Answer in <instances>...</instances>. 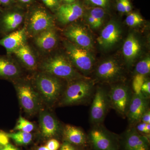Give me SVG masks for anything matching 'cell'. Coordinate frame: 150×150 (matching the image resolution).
<instances>
[{
    "instance_id": "cell-27",
    "label": "cell",
    "mask_w": 150,
    "mask_h": 150,
    "mask_svg": "<svg viewBox=\"0 0 150 150\" xmlns=\"http://www.w3.org/2000/svg\"><path fill=\"white\" fill-rule=\"evenodd\" d=\"M137 74L146 75L149 74L150 72V59L149 57H146L137 63L136 67Z\"/></svg>"
},
{
    "instance_id": "cell-23",
    "label": "cell",
    "mask_w": 150,
    "mask_h": 150,
    "mask_svg": "<svg viewBox=\"0 0 150 150\" xmlns=\"http://www.w3.org/2000/svg\"><path fill=\"white\" fill-rule=\"evenodd\" d=\"M23 20L22 15L18 13H9L3 15L1 19L2 28L6 32L16 29Z\"/></svg>"
},
{
    "instance_id": "cell-35",
    "label": "cell",
    "mask_w": 150,
    "mask_h": 150,
    "mask_svg": "<svg viewBox=\"0 0 150 150\" xmlns=\"http://www.w3.org/2000/svg\"><path fill=\"white\" fill-rule=\"evenodd\" d=\"M43 3L48 7L55 8L59 5V0H42Z\"/></svg>"
},
{
    "instance_id": "cell-3",
    "label": "cell",
    "mask_w": 150,
    "mask_h": 150,
    "mask_svg": "<svg viewBox=\"0 0 150 150\" xmlns=\"http://www.w3.org/2000/svg\"><path fill=\"white\" fill-rule=\"evenodd\" d=\"M40 67L43 72L59 79L72 81L81 78L71 62L61 55L47 59Z\"/></svg>"
},
{
    "instance_id": "cell-36",
    "label": "cell",
    "mask_w": 150,
    "mask_h": 150,
    "mask_svg": "<svg viewBox=\"0 0 150 150\" xmlns=\"http://www.w3.org/2000/svg\"><path fill=\"white\" fill-rule=\"evenodd\" d=\"M59 150H78L73 146L72 144L65 142L62 144Z\"/></svg>"
},
{
    "instance_id": "cell-31",
    "label": "cell",
    "mask_w": 150,
    "mask_h": 150,
    "mask_svg": "<svg viewBox=\"0 0 150 150\" xmlns=\"http://www.w3.org/2000/svg\"><path fill=\"white\" fill-rule=\"evenodd\" d=\"M95 6L104 9L106 8L110 5V0H87Z\"/></svg>"
},
{
    "instance_id": "cell-6",
    "label": "cell",
    "mask_w": 150,
    "mask_h": 150,
    "mask_svg": "<svg viewBox=\"0 0 150 150\" xmlns=\"http://www.w3.org/2000/svg\"><path fill=\"white\" fill-rule=\"evenodd\" d=\"M39 128L44 139H52L57 137L61 131L59 121L51 112L41 108L39 112Z\"/></svg>"
},
{
    "instance_id": "cell-17",
    "label": "cell",
    "mask_w": 150,
    "mask_h": 150,
    "mask_svg": "<svg viewBox=\"0 0 150 150\" xmlns=\"http://www.w3.org/2000/svg\"><path fill=\"white\" fill-rule=\"evenodd\" d=\"M125 144L126 150H149L148 139L135 130L127 133Z\"/></svg>"
},
{
    "instance_id": "cell-21",
    "label": "cell",
    "mask_w": 150,
    "mask_h": 150,
    "mask_svg": "<svg viewBox=\"0 0 150 150\" xmlns=\"http://www.w3.org/2000/svg\"><path fill=\"white\" fill-rule=\"evenodd\" d=\"M14 53L27 69L35 70L37 68V62L34 54L27 45L24 44L21 46Z\"/></svg>"
},
{
    "instance_id": "cell-13",
    "label": "cell",
    "mask_w": 150,
    "mask_h": 150,
    "mask_svg": "<svg viewBox=\"0 0 150 150\" xmlns=\"http://www.w3.org/2000/svg\"><path fill=\"white\" fill-rule=\"evenodd\" d=\"M83 9L79 3L62 5L57 11V17L60 22L64 24L73 22L82 16Z\"/></svg>"
},
{
    "instance_id": "cell-11",
    "label": "cell",
    "mask_w": 150,
    "mask_h": 150,
    "mask_svg": "<svg viewBox=\"0 0 150 150\" xmlns=\"http://www.w3.org/2000/svg\"><path fill=\"white\" fill-rule=\"evenodd\" d=\"M107 98L104 90L98 88L96 92L92 104L91 109V118L94 123L103 121L107 110Z\"/></svg>"
},
{
    "instance_id": "cell-8",
    "label": "cell",
    "mask_w": 150,
    "mask_h": 150,
    "mask_svg": "<svg viewBox=\"0 0 150 150\" xmlns=\"http://www.w3.org/2000/svg\"><path fill=\"white\" fill-rule=\"evenodd\" d=\"M121 33L119 25L116 22L110 21L103 29L100 35L98 38V43L105 50L110 49L120 40Z\"/></svg>"
},
{
    "instance_id": "cell-41",
    "label": "cell",
    "mask_w": 150,
    "mask_h": 150,
    "mask_svg": "<svg viewBox=\"0 0 150 150\" xmlns=\"http://www.w3.org/2000/svg\"><path fill=\"white\" fill-rule=\"evenodd\" d=\"M11 0H0V4L3 5H7L11 3Z\"/></svg>"
},
{
    "instance_id": "cell-33",
    "label": "cell",
    "mask_w": 150,
    "mask_h": 150,
    "mask_svg": "<svg viewBox=\"0 0 150 150\" xmlns=\"http://www.w3.org/2000/svg\"><path fill=\"white\" fill-rule=\"evenodd\" d=\"M86 20L89 24L93 28H98L100 27L102 23L97 21L93 17L87 13L86 15Z\"/></svg>"
},
{
    "instance_id": "cell-4",
    "label": "cell",
    "mask_w": 150,
    "mask_h": 150,
    "mask_svg": "<svg viewBox=\"0 0 150 150\" xmlns=\"http://www.w3.org/2000/svg\"><path fill=\"white\" fill-rule=\"evenodd\" d=\"M21 106L29 115H35L42 107V100L35 87L27 83H21L15 86Z\"/></svg>"
},
{
    "instance_id": "cell-18",
    "label": "cell",
    "mask_w": 150,
    "mask_h": 150,
    "mask_svg": "<svg viewBox=\"0 0 150 150\" xmlns=\"http://www.w3.org/2000/svg\"><path fill=\"white\" fill-rule=\"evenodd\" d=\"M141 50V45L137 38L132 33L129 34L123 47V55L126 61L133 62L139 56Z\"/></svg>"
},
{
    "instance_id": "cell-29",
    "label": "cell",
    "mask_w": 150,
    "mask_h": 150,
    "mask_svg": "<svg viewBox=\"0 0 150 150\" xmlns=\"http://www.w3.org/2000/svg\"><path fill=\"white\" fill-rule=\"evenodd\" d=\"M146 81L145 76L144 75L136 74L133 79V90L136 94L139 95L142 93V88L143 84Z\"/></svg>"
},
{
    "instance_id": "cell-14",
    "label": "cell",
    "mask_w": 150,
    "mask_h": 150,
    "mask_svg": "<svg viewBox=\"0 0 150 150\" xmlns=\"http://www.w3.org/2000/svg\"><path fill=\"white\" fill-rule=\"evenodd\" d=\"M148 103L145 96L142 93H134L129 104L128 117L132 123L141 119L142 115L146 111Z\"/></svg>"
},
{
    "instance_id": "cell-10",
    "label": "cell",
    "mask_w": 150,
    "mask_h": 150,
    "mask_svg": "<svg viewBox=\"0 0 150 150\" xmlns=\"http://www.w3.org/2000/svg\"><path fill=\"white\" fill-rule=\"evenodd\" d=\"M121 65L115 59H108L102 62L97 67L98 77L105 81H112L118 79L122 74Z\"/></svg>"
},
{
    "instance_id": "cell-25",
    "label": "cell",
    "mask_w": 150,
    "mask_h": 150,
    "mask_svg": "<svg viewBox=\"0 0 150 150\" xmlns=\"http://www.w3.org/2000/svg\"><path fill=\"white\" fill-rule=\"evenodd\" d=\"M34 128L35 126L32 122L28 121L22 116H20L13 130L31 133L34 130Z\"/></svg>"
},
{
    "instance_id": "cell-28",
    "label": "cell",
    "mask_w": 150,
    "mask_h": 150,
    "mask_svg": "<svg viewBox=\"0 0 150 150\" xmlns=\"http://www.w3.org/2000/svg\"><path fill=\"white\" fill-rule=\"evenodd\" d=\"M144 21V18L139 14L137 13L129 14L126 19V24L130 27H135L139 25Z\"/></svg>"
},
{
    "instance_id": "cell-30",
    "label": "cell",
    "mask_w": 150,
    "mask_h": 150,
    "mask_svg": "<svg viewBox=\"0 0 150 150\" xmlns=\"http://www.w3.org/2000/svg\"><path fill=\"white\" fill-rule=\"evenodd\" d=\"M88 14L99 22L102 24L103 23L105 16V11L104 9L98 7L92 8L89 10Z\"/></svg>"
},
{
    "instance_id": "cell-24",
    "label": "cell",
    "mask_w": 150,
    "mask_h": 150,
    "mask_svg": "<svg viewBox=\"0 0 150 150\" xmlns=\"http://www.w3.org/2000/svg\"><path fill=\"white\" fill-rule=\"evenodd\" d=\"M10 139L18 145H26L31 142L33 139L31 133L18 131L15 133H7Z\"/></svg>"
},
{
    "instance_id": "cell-20",
    "label": "cell",
    "mask_w": 150,
    "mask_h": 150,
    "mask_svg": "<svg viewBox=\"0 0 150 150\" xmlns=\"http://www.w3.org/2000/svg\"><path fill=\"white\" fill-rule=\"evenodd\" d=\"M63 134L66 142L71 144L82 145L85 143V135L81 130L76 126L66 125Z\"/></svg>"
},
{
    "instance_id": "cell-22",
    "label": "cell",
    "mask_w": 150,
    "mask_h": 150,
    "mask_svg": "<svg viewBox=\"0 0 150 150\" xmlns=\"http://www.w3.org/2000/svg\"><path fill=\"white\" fill-rule=\"evenodd\" d=\"M20 74V70L16 64L8 59L0 57V77L13 79Z\"/></svg>"
},
{
    "instance_id": "cell-15",
    "label": "cell",
    "mask_w": 150,
    "mask_h": 150,
    "mask_svg": "<svg viewBox=\"0 0 150 150\" xmlns=\"http://www.w3.org/2000/svg\"><path fill=\"white\" fill-rule=\"evenodd\" d=\"M25 29L23 28L10 33L0 40V45L4 47L8 54L13 53L25 44Z\"/></svg>"
},
{
    "instance_id": "cell-44",
    "label": "cell",
    "mask_w": 150,
    "mask_h": 150,
    "mask_svg": "<svg viewBox=\"0 0 150 150\" xmlns=\"http://www.w3.org/2000/svg\"><path fill=\"white\" fill-rule=\"evenodd\" d=\"M64 1L67 4H72L74 3L75 0H64Z\"/></svg>"
},
{
    "instance_id": "cell-5",
    "label": "cell",
    "mask_w": 150,
    "mask_h": 150,
    "mask_svg": "<svg viewBox=\"0 0 150 150\" xmlns=\"http://www.w3.org/2000/svg\"><path fill=\"white\" fill-rule=\"evenodd\" d=\"M65 46L73 66L83 73H88L91 71L94 59L88 50L71 42H67Z\"/></svg>"
},
{
    "instance_id": "cell-43",
    "label": "cell",
    "mask_w": 150,
    "mask_h": 150,
    "mask_svg": "<svg viewBox=\"0 0 150 150\" xmlns=\"http://www.w3.org/2000/svg\"><path fill=\"white\" fill-rule=\"evenodd\" d=\"M37 150H50L48 149L47 147L45 146H41L39 147L38 149Z\"/></svg>"
},
{
    "instance_id": "cell-37",
    "label": "cell",
    "mask_w": 150,
    "mask_h": 150,
    "mask_svg": "<svg viewBox=\"0 0 150 150\" xmlns=\"http://www.w3.org/2000/svg\"><path fill=\"white\" fill-rule=\"evenodd\" d=\"M117 9L119 12L125 13L124 0H117Z\"/></svg>"
},
{
    "instance_id": "cell-19",
    "label": "cell",
    "mask_w": 150,
    "mask_h": 150,
    "mask_svg": "<svg viewBox=\"0 0 150 150\" xmlns=\"http://www.w3.org/2000/svg\"><path fill=\"white\" fill-rule=\"evenodd\" d=\"M35 41L38 48L44 51H49L56 46L57 41V34L52 28L38 34Z\"/></svg>"
},
{
    "instance_id": "cell-39",
    "label": "cell",
    "mask_w": 150,
    "mask_h": 150,
    "mask_svg": "<svg viewBox=\"0 0 150 150\" xmlns=\"http://www.w3.org/2000/svg\"><path fill=\"white\" fill-rule=\"evenodd\" d=\"M125 13H129L132 10L131 3L129 0H124Z\"/></svg>"
},
{
    "instance_id": "cell-7",
    "label": "cell",
    "mask_w": 150,
    "mask_h": 150,
    "mask_svg": "<svg viewBox=\"0 0 150 150\" xmlns=\"http://www.w3.org/2000/svg\"><path fill=\"white\" fill-rule=\"evenodd\" d=\"M65 36L77 46L89 51L93 48L91 36L83 26L79 25H70L66 30Z\"/></svg>"
},
{
    "instance_id": "cell-34",
    "label": "cell",
    "mask_w": 150,
    "mask_h": 150,
    "mask_svg": "<svg viewBox=\"0 0 150 150\" xmlns=\"http://www.w3.org/2000/svg\"><path fill=\"white\" fill-rule=\"evenodd\" d=\"M142 93L143 95L149 96L150 94V81H146L142 88Z\"/></svg>"
},
{
    "instance_id": "cell-26",
    "label": "cell",
    "mask_w": 150,
    "mask_h": 150,
    "mask_svg": "<svg viewBox=\"0 0 150 150\" xmlns=\"http://www.w3.org/2000/svg\"><path fill=\"white\" fill-rule=\"evenodd\" d=\"M0 150H21L10 142L7 133L0 130Z\"/></svg>"
},
{
    "instance_id": "cell-38",
    "label": "cell",
    "mask_w": 150,
    "mask_h": 150,
    "mask_svg": "<svg viewBox=\"0 0 150 150\" xmlns=\"http://www.w3.org/2000/svg\"><path fill=\"white\" fill-rule=\"evenodd\" d=\"M142 121L144 123L147 124H150V110H147L142 115Z\"/></svg>"
},
{
    "instance_id": "cell-42",
    "label": "cell",
    "mask_w": 150,
    "mask_h": 150,
    "mask_svg": "<svg viewBox=\"0 0 150 150\" xmlns=\"http://www.w3.org/2000/svg\"><path fill=\"white\" fill-rule=\"evenodd\" d=\"M150 132V124H147L145 128V133L149 134Z\"/></svg>"
},
{
    "instance_id": "cell-9",
    "label": "cell",
    "mask_w": 150,
    "mask_h": 150,
    "mask_svg": "<svg viewBox=\"0 0 150 150\" xmlns=\"http://www.w3.org/2000/svg\"><path fill=\"white\" fill-rule=\"evenodd\" d=\"M109 93L111 104L115 110L122 114L126 113L129 100L128 88L123 85H117L112 87Z\"/></svg>"
},
{
    "instance_id": "cell-1",
    "label": "cell",
    "mask_w": 150,
    "mask_h": 150,
    "mask_svg": "<svg viewBox=\"0 0 150 150\" xmlns=\"http://www.w3.org/2000/svg\"><path fill=\"white\" fill-rule=\"evenodd\" d=\"M34 85L42 102L52 106L61 98L63 86L59 78L43 72L35 76Z\"/></svg>"
},
{
    "instance_id": "cell-12",
    "label": "cell",
    "mask_w": 150,
    "mask_h": 150,
    "mask_svg": "<svg viewBox=\"0 0 150 150\" xmlns=\"http://www.w3.org/2000/svg\"><path fill=\"white\" fill-rule=\"evenodd\" d=\"M54 21L51 16L43 10L35 11L31 16L30 21L29 28L33 33L38 34L52 28Z\"/></svg>"
},
{
    "instance_id": "cell-2",
    "label": "cell",
    "mask_w": 150,
    "mask_h": 150,
    "mask_svg": "<svg viewBox=\"0 0 150 150\" xmlns=\"http://www.w3.org/2000/svg\"><path fill=\"white\" fill-rule=\"evenodd\" d=\"M93 83L81 78L72 81L62 93L60 104L71 105L82 103L90 97Z\"/></svg>"
},
{
    "instance_id": "cell-40",
    "label": "cell",
    "mask_w": 150,
    "mask_h": 150,
    "mask_svg": "<svg viewBox=\"0 0 150 150\" xmlns=\"http://www.w3.org/2000/svg\"><path fill=\"white\" fill-rule=\"evenodd\" d=\"M146 124L147 123H144V122H142L139 124L137 127L138 131L140 132L145 133V128Z\"/></svg>"
},
{
    "instance_id": "cell-16",
    "label": "cell",
    "mask_w": 150,
    "mask_h": 150,
    "mask_svg": "<svg viewBox=\"0 0 150 150\" xmlns=\"http://www.w3.org/2000/svg\"><path fill=\"white\" fill-rule=\"evenodd\" d=\"M90 139L94 148L96 150H117L115 143L107 134L99 129H93Z\"/></svg>"
},
{
    "instance_id": "cell-32",
    "label": "cell",
    "mask_w": 150,
    "mask_h": 150,
    "mask_svg": "<svg viewBox=\"0 0 150 150\" xmlns=\"http://www.w3.org/2000/svg\"><path fill=\"white\" fill-rule=\"evenodd\" d=\"M46 146L49 150H58L60 148V144L56 139H51L47 142Z\"/></svg>"
},
{
    "instance_id": "cell-45",
    "label": "cell",
    "mask_w": 150,
    "mask_h": 150,
    "mask_svg": "<svg viewBox=\"0 0 150 150\" xmlns=\"http://www.w3.org/2000/svg\"><path fill=\"white\" fill-rule=\"evenodd\" d=\"M19 1L22 3H28L30 2L31 0H19Z\"/></svg>"
}]
</instances>
